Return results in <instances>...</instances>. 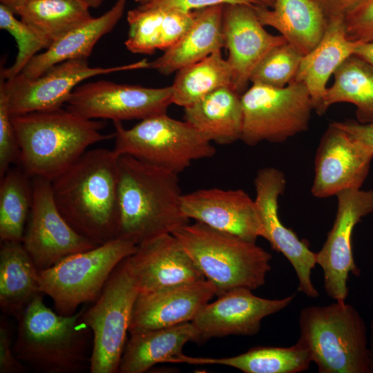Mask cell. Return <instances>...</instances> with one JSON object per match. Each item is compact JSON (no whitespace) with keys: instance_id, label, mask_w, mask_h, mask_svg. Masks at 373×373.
Masks as SVG:
<instances>
[{"instance_id":"obj_17","label":"cell","mask_w":373,"mask_h":373,"mask_svg":"<svg viewBox=\"0 0 373 373\" xmlns=\"http://www.w3.org/2000/svg\"><path fill=\"white\" fill-rule=\"evenodd\" d=\"M295 294L278 299L257 296L252 290L237 287L208 303L191 321L196 343L230 335L254 336L260 331L261 322L291 304Z\"/></svg>"},{"instance_id":"obj_10","label":"cell","mask_w":373,"mask_h":373,"mask_svg":"<svg viewBox=\"0 0 373 373\" xmlns=\"http://www.w3.org/2000/svg\"><path fill=\"white\" fill-rule=\"evenodd\" d=\"M125 260V259H124ZM123 260L93 304L84 308V323L93 332L90 373H116L126 343L139 290Z\"/></svg>"},{"instance_id":"obj_3","label":"cell","mask_w":373,"mask_h":373,"mask_svg":"<svg viewBox=\"0 0 373 373\" xmlns=\"http://www.w3.org/2000/svg\"><path fill=\"white\" fill-rule=\"evenodd\" d=\"M178 174L127 155L119 157L118 237L136 245L189 222Z\"/></svg>"},{"instance_id":"obj_33","label":"cell","mask_w":373,"mask_h":373,"mask_svg":"<svg viewBox=\"0 0 373 373\" xmlns=\"http://www.w3.org/2000/svg\"><path fill=\"white\" fill-rule=\"evenodd\" d=\"M32 204V180L10 167L0 178V240L22 242Z\"/></svg>"},{"instance_id":"obj_47","label":"cell","mask_w":373,"mask_h":373,"mask_svg":"<svg viewBox=\"0 0 373 373\" xmlns=\"http://www.w3.org/2000/svg\"><path fill=\"white\" fill-rule=\"evenodd\" d=\"M254 4L262 6L269 8H273L275 0H251Z\"/></svg>"},{"instance_id":"obj_45","label":"cell","mask_w":373,"mask_h":373,"mask_svg":"<svg viewBox=\"0 0 373 373\" xmlns=\"http://www.w3.org/2000/svg\"><path fill=\"white\" fill-rule=\"evenodd\" d=\"M30 0H0V4L6 6L15 15L18 9Z\"/></svg>"},{"instance_id":"obj_49","label":"cell","mask_w":373,"mask_h":373,"mask_svg":"<svg viewBox=\"0 0 373 373\" xmlns=\"http://www.w3.org/2000/svg\"><path fill=\"white\" fill-rule=\"evenodd\" d=\"M135 1L139 3V6H144V5H146L151 3L154 0H135Z\"/></svg>"},{"instance_id":"obj_38","label":"cell","mask_w":373,"mask_h":373,"mask_svg":"<svg viewBox=\"0 0 373 373\" xmlns=\"http://www.w3.org/2000/svg\"><path fill=\"white\" fill-rule=\"evenodd\" d=\"M348 39L373 42V0H363L343 16Z\"/></svg>"},{"instance_id":"obj_44","label":"cell","mask_w":373,"mask_h":373,"mask_svg":"<svg viewBox=\"0 0 373 373\" xmlns=\"http://www.w3.org/2000/svg\"><path fill=\"white\" fill-rule=\"evenodd\" d=\"M354 55L373 66V42H358Z\"/></svg>"},{"instance_id":"obj_12","label":"cell","mask_w":373,"mask_h":373,"mask_svg":"<svg viewBox=\"0 0 373 373\" xmlns=\"http://www.w3.org/2000/svg\"><path fill=\"white\" fill-rule=\"evenodd\" d=\"M32 180V204L21 242L39 271L98 246L76 231L62 216L51 181L39 177Z\"/></svg>"},{"instance_id":"obj_1","label":"cell","mask_w":373,"mask_h":373,"mask_svg":"<svg viewBox=\"0 0 373 373\" xmlns=\"http://www.w3.org/2000/svg\"><path fill=\"white\" fill-rule=\"evenodd\" d=\"M119 157L113 149L88 150L51 181L62 216L97 245L118 237Z\"/></svg>"},{"instance_id":"obj_20","label":"cell","mask_w":373,"mask_h":373,"mask_svg":"<svg viewBox=\"0 0 373 373\" xmlns=\"http://www.w3.org/2000/svg\"><path fill=\"white\" fill-rule=\"evenodd\" d=\"M180 206L189 220L252 242L262 236L255 201L242 189H198L182 194Z\"/></svg>"},{"instance_id":"obj_19","label":"cell","mask_w":373,"mask_h":373,"mask_svg":"<svg viewBox=\"0 0 373 373\" xmlns=\"http://www.w3.org/2000/svg\"><path fill=\"white\" fill-rule=\"evenodd\" d=\"M124 261L139 293L205 279L172 233L162 234L140 242Z\"/></svg>"},{"instance_id":"obj_27","label":"cell","mask_w":373,"mask_h":373,"mask_svg":"<svg viewBox=\"0 0 373 373\" xmlns=\"http://www.w3.org/2000/svg\"><path fill=\"white\" fill-rule=\"evenodd\" d=\"M196 342L191 322L130 334L119 365V373H144L157 363L182 354L188 342Z\"/></svg>"},{"instance_id":"obj_26","label":"cell","mask_w":373,"mask_h":373,"mask_svg":"<svg viewBox=\"0 0 373 373\" xmlns=\"http://www.w3.org/2000/svg\"><path fill=\"white\" fill-rule=\"evenodd\" d=\"M184 108V120L210 142L227 145L240 140L243 124L241 95L232 86L220 88Z\"/></svg>"},{"instance_id":"obj_16","label":"cell","mask_w":373,"mask_h":373,"mask_svg":"<svg viewBox=\"0 0 373 373\" xmlns=\"http://www.w3.org/2000/svg\"><path fill=\"white\" fill-rule=\"evenodd\" d=\"M372 159L371 149L331 122L316 152L312 194L327 198L345 189H361Z\"/></svg>"},{"instance_id":"obj_43","label":"cell","mask_w":373,"mask_h":373,"mask_svg":"<svg viewBox=\"0 0 373 373\" xmlns=\"http://www.w3.org/2000/svg\"><path fill=\"white\" fill-rule=\"evenodd\" d=\"M323 10L328 18L344 15L348 10L363 0H313Z\"/></svg>"},{"instance_id":"obj_15","label":"cell","mask_w":373,"mask_h":373,"mask_svg":"<svg viewBox=\"0 0 373 373\" xmlns=\"http://www.w3.org/2000/svg\"><path fill=\"white\" fill-rule=\"evenodd\" d=\"M286 184L284 173L277 168L265 167L256 173L254 201L262 228V238L289 261L298 280V291L316 298L319 294L312 283L311 274L317 265L316 254L309 249L307 242L300 240L291 229L285 227L278 216V198L285 191Z\"/></svg>"},{"instance_id":"obj_14","label":"cell","mask_w":373,"mask_h":373,"mask_svg":"<svg viewBox=\"0 0 373 373\" xmlns=\"http://www.w3.org/2000/svg\"><path fill=\"white\" fill-rule=\"evenodd\" d=\"M336 196L334 222L321 249L316 253V264L322 268L327 296L334 300L345 301L350 274H360L353 256L352 237L355 226L373 213V189H345Z\"/></svg>"},{"instance_id":"obj_48","label":"cell","mask_w":373,"mask_h":373,"mask_svg":"<svg viewBox=\"0 0 373 373\" xmlns=\"http://www.w3.org/2000/svg\"><path fill=\"white\" fill-rule=\"evenodd\" d=\"M105 0H88L90 8H99Z\"/></svg>"},{"instance_id":"obj_2","label":"cell","mask_w":373,"mask_h":373,"mask_svg":"<svg viewBox=\"0 0 373 373\" xmlns=\"http://www.w3.org/2000/svg\"><path fill=\"white\" fill-rule=\"evenodd\" d=\"M20 147L19 165L31 178L52 181L90 146L114 137L101 131L107 122L68 108L12 116Z\"/></svg>"},{"instance_id":"obj_18","label":"cell","mask_w":373,"mask_h":373,"mask_svg":"<svg viewBox=\"0 0 373 373\" xmlns=\"http://www.w3.org/2000/svg\"><path fill=\"white\" fill-rule=\"evenodd\" d=\"M254 4H226L222 15L224 47L233 74L232 87L240 95L250 83L255 68L274 47L287 41L269 33L260 23Z\"/></svg>"},{"instance_id":"obj_39","label":"cell","mask_w":373,"mask_h":373,"mask_svg":"<svg viewBox=\"0 0 373 373\" xmlns=\"http://www.w3.org/2000/svg\"><path fill=\"white\" fill-rule=\"evenodd\" d=\"M160 49L165 51L177 43L192 26L195 10L184 12L175 9H163Z\"/></svg>"},{"instance_id":"obj_8","label":"cell","mask_w":373,"mask_h":373,"mask_svg":"<svg viewBox=\"0 0 373 373\" xmlns=\"http://www.w3.org/2000/svg\"><path fill=\"white\" fill-rule=\"evenodd\" d=\"M134 242L117 237L91 249L68 256L39 273L40 290L55 312L72 315L99 297L115 268L136 249Z\"/></svg>"},{"instance_id":"obj_37","label":"cell","mask_w":373,"mask_h":373,"mask_svg":"<svg viewBox=\"0 0 373 373\" xmlns=\"http://www.w3.org/2000/svg\"><path fill=\"white\" fill-rule=\"evenodd\" d=\"M20 147L9 111L8 95L0 87V178L12 164H19Z\"/></svg>"},{"instance_id":"obj_30","label":"cell","mask_w":373,"mask_h":373,"mask_svg":"<svg viewBox=\"0 0 373 373\" xmlns=\"http://www.w3.org/2000/svg\"><path fill=\"white\" fill-rule=\"evenodd\" d=\"M90 8L88 0H30L18 9L17 15L50 47L69 31L92 19Z\"/></svg>"},{"instance_id":"obj_11","label":"cell","mask_w":373,"mask_h":373,"mask_svg":"<svg viewBox=\"0 0 373 373\" xmlns=\"http://www.w3.org/2000/svg\"><path fill=\"white\" fill-rule=\"evenodd\" d=\"M148 61L112 67H92L87 59H70L58 63L36 78L19 73L10 79L1 77L0 87L8 95L12 116L62 108L73 90L93 77L118 71L147 68Z\"/></svg>"},{"instance_id":"obj_23","label":"cell","mask_w":373,"mask_h":373,"mask_svg":"<svg viewBox=\"0 0 373 373\" xmlns=\"http://www.w3.org/2000/svg\"><path fill=\"white\" fill-rule=\"evenodd\" d=\"M260 23L277 30L305 55L323 38L328 19L313 0H275L273 8L254 5Z\"/></svg>"},{"instance_id":"obj_35","label":"cell","mask_w":373,"mask_h":373,"mask_svg":"<svg viewBox=\"0 0 373 373\" xmlns=\"http://www.w3.org/2000/svg\"><path fill=\"white\" fill-rule=\"evenodd\" d=\"M0 28L9 32L17 44V55L12 66L1 68L0 77L6 80L13 78L22 72L30 61L42 49L49 46L31 28L18 20L15 15L0 4Z\"/></svg>"},{"instance_id":"obj_24","label":"cell","mask_w":373,"mask_h":373,"mask_svg":"<svg viewBox=\"0 0 373 373\" xmlns=\"http://www.w3.org/2000/svg\"><path fill=\"white\" fill-rule=\"evenodd\" d=\"M224 5L196 10L194 21L185 35L152 61L147 68L169 75L196 63L224 47Z\"/></svg>"},{"instance_id":"obj_31","label":"cell","mask_w":373,"mask_h":373,"mask_svg":"<svg viewBox=\"0 0 373 373\" xmlns=\"http://www.w3.org/2000/svg\"><path fill=\"white\" fill-rule=\"evenodd\" d=\"M333 75L334 83L323 97V114L334 104L350 103L356 108L358 122L373 124V66L354 54Z\"/></svg>"},{"instance_id":"obj_5","label":"cell","mask_w":373,"mask_h":373,"mask_svg":"<svg viewBox=\"0 0 373 373\" xmlns=\"http://www.w3.org/2000/svg\"><path fill=\"white\" fill-rule=\"evenodd\" d=\"M172 234L213 285L217 296L237 287L254 290L265 285L272 256L256 242L196 221Z\"/></svg>"},{"instance_id":"obj_4","label":"cell","mask_w":373,"mask_h":373,"mask_svg":"<svg viewBox=\"0 0 373 373\" xmlns=\"http://www.w3.org/2000/svg\"><path fill=\"white\" fill-rule=\"evenodd\" d=\"M43 296H36L17 319V358L29 370L43 373L90 370L93 336L82 320L84 308L59 314L45 305Z\"/></svg>"},{"instance_id":"obj_13","label":"cell","mask_w":373,"mask_h":373,"mask_svg":"<svg viewBox=\"0 0 373 373\" xmlns=\"http://www.w3.org/2000/svg\"><path fill=\"white\" fill-rule=\"evenodd\" d=\"M171 86L148 88L108 80L78 85L66 108L86 118L122 122L166 113L173 104Z\"/></svg>"},{"instance_id":"obj_29","label":"cell","mask_w":373,"mask_h":373,"mask_svg":"<svg viewBox=\"0 0 373 373\" xmlns=\"http://www.w3.org/2000/svg\"><path fill=\"white\" fill-rule=\"evenodd\" d=\"M171 363L221 365L245 373H299L308 370L312 363L307 350L296 342L290 347H256L239 355L224 358L193 357L181 354Z\"/></svg>"},{"instance_id":"obj_7","label":"cell","mask_w":373,"mask_h":373,"mask_svg":"<svg viewBox=\"0 0 373 373\" xmlns=\"http://www.w3.org/2000/svg\"><path fill=\"white\" fill-rule=\"evenodd\" d=\"M115 146L119 156L130 155L176 174L192 162L213 157L212 142L186 121L163 113L141 120L131 128L113 122Z\"/></svg>"},{"instance_id":"obj_36","label":"cell","mask_w":373,"mask_h":373,"mask_svg":"<svg viewBox=\"0 0 373 373\" xmlns=\"http://www.w3.org/2000/svg\"><path fill=\"white\" fill-rule=\"evenodd\" d=\"M164 10L138 6L128 10V33L124 44L128 50L135 54L151 55L160 49L162 21Z\"/></svg>"},{"instance_id":"obj_28","label":"cell","mask_w":373,"mask_h":373,"mask_svg":"<svg viewBox=\"0 0 373 373\" xmlns=\"http://www.w3.org/2000/svg\"><path fill=\"white\" fill-rule=\"evenodd\" d=\"M39 270L21 242H2L0 248V307L17 319L40 290Z\"/></svg>"},{"instance_id":"obj_25","label":"cell","mask_w":373,"mask_h":373,"mask_svg":"<svg viewBox=\"0 0 373 373\" xmlns=\"http://www.w3.org/2000/svg\"><path fill=\"white\" fill-rule=\"evenodd\" d=\"M127 0H117L106 12L69 31L43 52L36 55L21 73L36 78L51 66L67 60L86 59L98 41L111 32L124 15Z\"/></svg>"},{"instance_id":"obj_42","label":"cell","mask_w":373,"mask_h":373,"mask_svg":"<svg viewBox=\"0 0 373 373\" xmlns=\"http://www.w3.org/2000/svg\"><path fill=\"white\" fill-rule=\"evenodd\" d=\"M333 122L373 151V124H362L353 120Z\"/></svg>"},{"instance_id":"obj_32","label":"cell","mask_w":373,"mask_h":373,"mask_svg":"<svg viewBox=\"0 0 373 373\" xmlns=\"http://www.w3.org/2000/svg\"><path fill=\"white\" fill-rule=\"evenodd\" d=\"M233 74L221 50L176 72L172 102L184 108L222 87L232 86Z\"/></svg>"},{"instance_id":"obj_41","label":"cell","mask_w":373,"mask_h":373,"mask_svg":"<svg viewBox=\"0 0 373 373\" xmlns=\"http://www.w3.org/2000/svg\"><path fill=\"white\" fill-rule=\"evenodd\" d=\"M226 4H254L251 0H154L151 3L140 6L146 8L175 9L192 12L207 7Z\"/></svg>"},{"instance_id":"obj_34","label":"cell","mask_w":373,"mask_h":373,"mask_svg":"<svg viewBox=\"0 0 373 373\" xmlns=\"http://www.w3.org/2000/svg\"><path fill=\"white\" fill-rule=\"evenodd\" d=\"M303 55L286 42L272 48L260 61L250 77V83L283 88L292 82Z\"/></svg>"},{"instance_id":"obj_21","label":"cell","mask_w":373,"mask_h":373,"mask_svg":"<svg viewBox=\"0 0 373 373\" xmlns=\"http://www.w3.org/2000/svg\"><path fill=\"white\" fill-rule=\"evenodd\" d=\"M214 296L216 288L207 279L139 293L128 333L191 322Z\"/></svg>"},{"instance_id":"obj_22","label":"cell","mask_w":373,"mask_h":373,"mask_svg":"<svg viewBox=\"0 0 373 373\" xmlns=\"http://www.w3.org/2000/svg\"><path fill=\"white\" fill-rule=\"evenodd\" d=\"M343 16L328 18L323 38L312 51L303 55L294 79L307 87L318 115H323V100L329 77L354 54L358 44L347 37Z\"/></svg>"},{"instance_id":"obj_40","label":"cell","mask_w":373,"mask_h":373,"mask_svg":"<svg viewBox=\"0 0 373 373\" xmlns=\"http://www.w3.org/2000/svg\"><path fill=\"white\" fill-rule=\"evenodd\" d=\"M12 330L6 320L0 321V373H26L28 367L16 356L12 345Z\"/></svg>"},{"instance_id":"obj_6","label":"cell","mask_w":373,"mask_h":373,"mask_svg":"<svg viewBox=\"0 0 373 373\" xmlns=\"http://www.w3.org/2000/svg\"><path fill=\"white\" fill-rule=\"evenodd\" d=\"M298 343L319 373H370L367 329L358 311L345 301L301 309Z\"/></svg>"},{"instance_id":"obj_9","label":"cell","mask_w":373,"mask_h":373,"mask_svg":"<svg viewBox=\"0 0 373 373\" xmlns=\"http://www.w3.org/2000/svg\"><path fill=\"white\" fill-rule=\"evenodd\" d=\"M241 103L240 140L251 146L263 141L283 143L307 131L314 110L307 87L296 80L283 88L252 84L241 95Z\"/></svg>"},{"instance_id":"obj_46","label":"cell","mask_w":373,"mask_h":373,"mask_svg":"<svg viewBox=\"0 0 373 373\" xmlns=\"http://www.w3.org/2000/svg\"><path fill=\"white\" fill-rule=\"evenodd\" d=\"M370 340L369 345V370L370 373H373V319L370 323Z\"/></svg>"}]
</instances>
